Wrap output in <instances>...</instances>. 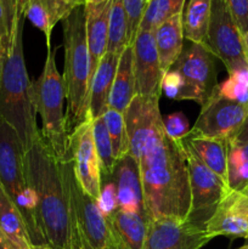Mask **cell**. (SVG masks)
<instances>
[{
  "label": "cell",
  "mask_w": 248,
  "mask_h": 249,
  "mask_svg": "<svg viewBox=\"0 0 248 249\" xmlns=\"http://www.w3.org/2000/svg\"><path fill=\"white\" fill-rule=\"evenodd\" d=\"M140 170L146 215L186 221L191 212L189 167L182 140L169 138L164 125L134 157Z\"/></svg>",
  "instance_id": "cell-1"
},
{
  "label": "cell",
  "mask_w": 248,
  "mask_h": 249,
  "mask_svg": "<svg viewBox=\"0 0 248 249\" xmlns=\"http://www.w3.org/2000/svg\"><path fill=\"white\" fill-rule=\"evenodd\" d=\"M29 187L35 197L39 228L51 249H68L78 235V226L63 181L61 160L41 136L40 129L24 151Z\"/></svg>",
  "instance_id": "cell-2"
},
{
  "label": "cell",
  "mask_w": 248,
  "mask_h": 249,
  "mask_svg": "<svg viewBox=\"0 0 248 249\" xmlns=\"http://www.w3.org/2000/svg\"><path fill=\"white\" fill-rule=\"evenodd\" d=\"M66 90V128L68 136L80 124L90 121V58L87 40L85 5L75 7L62 19Z\"/></svg>",
  "instance_id": "cell-3"
},
{
  "label": "cell",
  "mask_w": 248,
  "mask_h": 249,
  "mask_svg": "<svg viewBox=\"0 0 248 249\" xmlns=\"http://www.w3.org/2000/svg\"><path fill=\"white\" fill-rule=\"evenodd\" d=\"M24 18L17 24L11 46L0 66V117L15 129L26 151L39 128L32 101V82L23 56Z\"/></svg>",
  "instance_id": "cell-4"
},
{
  "label": "cell",
  "mask_w": 248,
  "mask_h": 249,
  "mask_svg": "<svg viewBox=\"0 0 248 249\" xmlns=\"http://www.w3.org/2000/svg\"><path fill=\"white\" fill-rule=\"evenodd\" d=\"M0 185L21 213L33 247L48 246L36 218L35 197L29 187L24 148L15 129L0 117Z\"/></svg>",
  "instance_id": "cell-5"
},
{
  "label": "cell",
  "mask_w": 248,
  "mask_h": 249,
  "mask_svg": "<svg viewBox=\"0 0 248 249\" xmlns=\"http://www.w3.org/2000/svg\"><path fill=\"white\" fill-rule=\"evenodd\" d=\"M55 55L51 46H48L43 71L38 79L32 82V101L34 111L41 118V136L56 157L62 160L68 155V134L63 112L66 90L62 75L56 68Z\"/></svg>",
  "instance_id": "cell-6"
},
{
  "label": "cell",
  "mask_w": 248,
  "mask_h": 249,
  "mask_svg": "<svg viewBox=\"0 0 248 249\" xmlns=\"http://www.w3.org/2000/svg\"><path fill=\"white\" fill-rule=\"evenodd\" d=\"M218 88L215 57L201 44L190 43L162 80V92L173 100H192L202 106Z\"/></svg>",
  "instance_id": "cell-7"
},
{
  "label": "cell",
  "mask_w": 248,
  "mask_h": 249,
  "mask_svg": "<svg viewBox=\"0 0 248 249\" xmlns=\"http://www.w3.org/2000/svg\"><path fill=\"white\" fill-rule=\"evenodd\" d=\"M61 169L80 237L92 249H116L106 216L102 214L96 199L78 181L70 153L61 160Z\"/></svg>",
  "instance_id": "cell-8"
},
{
  "label": "cell",
  "mask_w": 248,
  "mask_h": 249,
  "mask_svg": "<svg viewBox=\"0 0 248 249\" xmlns=\"http://www.w3.org/2000/svg\"><path fill=\"white\" fill-rule=\"evenodd\" d=\"M203 46L224 63L229 75L248 72L242 33L225 0H212L211 21Z\"/></svg>",
  "instance_id": "cell-9"
},
{
  "label": "cell",
  "mask_w": 248,
  "mask_h": 249,
  "mask_svg": "<svg viewBox=\"0 0 248 249\" xmlns=\"http://www.w3.org/2000/svg\"><path fill=\"white\" fill-rule=\"evenodd\" d=\"M182 145L186 155L191 187V212L187 221L202 230H206L207 223L215 213L219 203L230 189L202 162L184 139Z\"/></svg>",
  "instance_id": "cell-10"
},
{
  "label": "cell",
  "mask_w": 248,
  "mask_h": 249,
  "mask_svg": "<svg viewBox=\"0 0 248 249\" xmlns=\"http://www.w3.org/2000/svg\"><path fill=\"white\" fill-rule=\"evenodd\" d=\"M248 118V101H238L221 94L219 85L201 112L189 134L230 141L237 135Z\"/></svg>",
  "instance_id": "cell-11"
},
{
  "label": "cell",
  "mask_w": 248,
  "mask_h": 249,
  "mask_svg": "<svg viewBox=\"0 0 248 249\" xmlns=\"http://www.w3.org/2000/svg\"><path fill=\"white\" fill-rule=\"evenodd\" d=\"M68 153L73 160L75 177L79 184L92 198L99 201L102 173L92 138L91 119L80 124L68 136Z\"/></svg>",
  "instance_id": "cell-12"
},
{
  "label": "cell",
  "mask_w": 248,
  "mask_h": 249,
  "mask_svg": "<svg viewBox=\"0 0 248 249\" xmlns=\"http://www.w3.org/2000/svg\"><path fill=\"white\" fill-rule=\"evenodd\" d=\"M213 238L206 230L177 219H150L145 249H201Z\"/></svg>",
  "instance_id": "cell-13"
},
{
  "label": "cell",
  "mask_w": 248,
  "mask_h": 249,
  "mask_svg": "<svg viewBox=\"0 0 248 249\" xmlns=\"http://www.w3.org/2000/svg\"><path fill=\"white\" fill-rule=\"evenodd\" d=\"M133 53L136 95L160 97L164 73L160 70L155 32L139 29L134 39Z\"/></svg>",
  "instance_id": "cell-14"
},
{
  "label": "cell",
  "mask_w": 248,
  "mask_h": 249,
  "mask_svg": "<svg viewBox=\"0 0 248 249\" xmlns=\"http://www.w3.org/2000/svg\"><path fill=\"white\" fill-rule=\"evenodd\" d=\"M159 97L135 95L124 112L129 155L135 157L146 141L163 126V117L159 111Z\"/></svg>",
  "instance_id": "cell-15"
},
{
  "label": "cell",
  "mask_w": 248,
  "mask_h": 249,
  "mask_svg": "<svg viewBox=\"0 0 248 249\" xmlns=\"http://www.w3.org/2000/svg\"><path fill=\"white\" fill-rule=\"evenodd\" d=\"M206 232L212 238H248V192L230 190L207 223Z\"/></svg>",
  "instance_id": "cell-16"
},
{
  "label": "cell",
  "mask_w": 248,
  "mask_h": 249,
  "mask_svg": "<svg viewBox=\"0 0 248 249\" xmlns=\"http://www.w3.org/2000/svg\"><path fill=\"white\" fill-rule=\"evenodd\" d=\"M112 182L116 187L118 208L146 215L142 198L140 170L138 162L128 153L116 163L112 174ZM147 216V215H146Z\"/></svg>",
  "instance_id": "cell-17"
},
{
  "label": "cell",
  "mask_w": 248,
  "mask_h": 249,
  "mask_svg": "<svg viewBox=\"0 0 248 249\" xmlns=\"http://www.w3.org/2000/svg\"><path fill=\"white\" fill-rule=\"evenodd\" d=\"M112 0L99 4H85L87 12V40L90 58V82L107 53L108 46L109 11Z\"/></svg>",
  "instance_id": "cell-18"
},
{
  "label": "cell",
  "mask_w": 248,
  "mask_h": 249,
  "mask_svg": "<svg viewBox=\"0 0 248 249\" xmlns=\"http://www.w3.org/2000/svg\"><path fill=\"white\" fill-rule=\"evenodd\" d=\"M116 249H145L148 218L143 214L117 209L106 215Z\"/></svg>",
  "instance_id": "cell-19"
},
{
  "label": "cell",
  "mask_w": 248,
  "mask_h": 249,
  "mask_svg": "<svg viewBox=\"0 0 248 249\" xmlns=\"http://www.w3.org/2000/svg\"><path fill=\"white\" fill-rule=\"evenodd\" d=\"M121 53H106L95 72L90 88V118L104 116L108 108L109 95Z\"/></svg>",
  "instance_id": "cell-20"
},
{
  "label": "cell",
  "mask_w": 248,
  "mask_h": 249,
  "mask_svg": "<svg viewBox=\"0 0 248 249\" xmlns=\"http://www.w3.org/2000/svg\"><path fill=\"white\" fill-rule=\"evenodd\" d=\"M156 46L162 72L167 73L184 49V27L182 12L174 15L156 28Z\"/></svg>",
  "instance_id": "cell-21"
},
{
  "label": "cell",
  "mask_w": 248,
  "mask_h": 249,
  "mask_svg": "<svg viewBox=\"0 0 248 249\" xmlns=\"http://www.w3.org/2000/svg\"><path fill=\"white\" fill-rule=\"evenodd\" d=\"M135 74H134L133 44L125 46L119 57L114 75L108 107L124 113L135 97Z\"/></svg>",
  "instance_id": "cell-22"
},
{
  "label": "cell",
  "mask_w": 248,
  "mask_h": 249,
  "mask_svg": "<svg viewBox=\"0 0 248 249\" xmlns=\"http://www.w3.org/2000/svg\"><path fill=\"white\" fill-rule=\"evenodd\" d=\"M228 185L232 191L248 189V128L243 125L240 133L228 141Z\"/></svg>",
  "instance_id": "cell-23"
},
{
  "label": "cell",
  "mask_w": 248,
  "mask_h": 249,
  "mask_svg": "<svg viewBox=\"0 0 248 249\" xmlns=\"http://www.w3.org/2000/svg\"><path fill=\"white\" fill-rule=\"evenodd\" d=\"M184 140L187 141L202 162L228 185V141L190 134Z\"/></svg>",
  "instance_id": "cell-24"
},
{
  "label": "cell",
  "mask_w": 248,
  "mask_h": 249,
  "mask_svg": "<svg viewBox=\"0 0 248 249\" xmlns=\"http://www.w3.org/2000/svg\"><path fill=\"white\" fill-rule=\"evenodd\" d=\"M0 230L16 247L32 246L21 213L0 185Z\"/></svg>",
  "instance_id": "cell-25"
},
{
  "label": "cell",
  "mask_w": 248,
  "mask_h": 249,
  "mask_svg": "<svg viewBox=\"0 0 248 249\" xmlns=\"http://www.w3.org/2000/svg\"><path fill=\"white\" fill-rule=\"evenodd\" d=\"M212 0H190L182 12L184 36L190 43L204 45L211 21Z\"/></svg>",
  "instance_id": "cell-26"
},
{
  "label": "cell",
  "mask_w": 248,
  "mask_h": 249,
  "mask_svg": "<svg viewBox=\"0 0 248 249\" xmlns=\"http://www.w3.org/2000/svg\"><path fill=\"white\" fill-rule=\"evenodd\" d=\"M22 10L24 17L45 36L46 46H51L53 29L61 21L57 0H24Z\"/></svg>",
  "instance_id": "cell-27"
},
{
  "label": "cell",
  "mask_w": 248,
  "mask_h": 249,
  "mask_svg": "<svg viewBox=\"0 0 248 249\" xmlns=\"http://www.w3.org/2000/svg\"><path fill=\"white\" fill-rule=\"evenodd\" d=\"M125 46H128V18L124 0H112L107 53H122Z\"/></svg>",
  "instance_id": "cell-28"
},
{
  "label": "cell",
  "mask_w": 248,
  "mask_h": 249,
  "mask_svg": "<svg viewBox=\"0 0 248 249\" xmlns=\"http://www.w3.org/2000/svg\"><path fill=\"white\" fill-rule=\"evenodd\" d=\"M185 0H147L139 29L156 31L160 23L184 12Z\"/></svg>",
  "instance_id": "cell-29"
},
{
  "label": "cell",
  "mask_w": 248,
  "mask_h": 249,
  "mask_svg": "<svg viewBox=\"0 0 248 249\" xmlns=\"http://www.w3.org/2000/svg\"><path fill=\"white\" fill-rule=\"evenodd\" d=\"M24 17L18 0H0V57L6 56L17 24Z\"/></svg>",
  "instance_id": "cell-30"
},
{
  "label": "cell",
  "mask_w": 248,
  "mask_h": 249,
  "mask_svg": "<svg viewBox=\"0 0 248 249\" xmlns=\"http://www.w3.org/2000/svg\"><path fill=\"white\" fill-rule=\"evenodd\" d=\"M92 121V138H94L95 147H96L97 157L100 160L102 175L106 178H111L116 167V158H114L113 148H112L111 139L107 131L106 123L104 116L99 118L91 119Z\"/></svg>",
  "instance_id": "cell-31"
},
{
  "label": "cell",
  "mask_w": 248,
  "mask_h": 249,
  "mask_svg": "<svg viewBox=\"0 0 248 249\" xmlns=\"http://www.w3.org/2000/svg\"><path fill=\"white\" fill-rule=\"evenodd\" d=\"M104 119L105 123H106L109 139H111L114 158L118 162L119 160H122L124 156L129 153V142L128 135H126L124 113H121V112L108 107L104 113Z\"/></svg>",
  "instance_id": "cell-32"
},
{
  "label": "cell",
  "mask_w": 248,
  "mask_h": 249,
  "mask_svg": "<svg viewBox=\"0 0 248 249\" xmlns=\"http://www.w3.org/2000/svg\"><path fill=\"white\" fill-rule=\"evenodd\" d=\"M124 6L128 18V45H131L142 19L146 0H124Z\"/></svg>",
  "instance_id": "cell-33"
},
{
  "label": "cell",
  "mask_w": 248,
  "mask_h": 249,
  "mask_svg": "<svg viewBox=\"0 0 248 249\" xmlns=\"http://www.w3.org/2000/svg\"><path fill=\"white\" fill-rule=\"evenodd\" d=\"M164 130L169 138L174 140H182L190 131L189 121L182 112H175L163 119Z\"/></svg>",
  "instance_id": "cell-34"
},
{
  "label": "cell",
  "mask_w": 248,
  "mask_h": 249,
  "mask_svg": "<svg viewBox=\"0 0 248 249\" xmlns=\"http://www.w3.org/2000/svg\"><path fill=\"white\" fill-rule=\"evenodd\" d=\"M97 203L105 216L109 215L118 209V199H117V192L113 182H107L105 186L101 187V195Z\"/></svg>",
  "instance_id": "cell-35"
},
{
  "label": "cell",
  "mask_w": 248,
  "mask_h": 249,
  "mask_svg": "<svg viewBox=\"0 0 248 249\" xmlns=\"http://www.w3.org/2000/svg\"><path fill=\"white\" fill-rule=\"evenodd\" d=\"M240 28L241 33L248 32V0H225Z\"/></svg>",
  "instance_id": "cell-36"
},
{
  "label": "cell",
  "mask_w": 248,
  "mask_h": 249,
  "mask_svg": "<svg viewBox=\"0 0 248 249\" xmlns=\"http://www.w3.org/2000/svg\"><path fill=\"white\" fill-rule=\"evenodd\" d=\"M57 4L61 21H62L75 7L80 6V5H85V0H57Z\"/></svg>",
  "instance_id": "cell-37"
},
{
  "label": "cell",
  "mask_w": 248,
  "mask_h": 249,
  "mask_svg": "<svg viewBox=\"0 0 248 249\" xmlns=\"http://www.w3.org/2000/svg\"><path fill=\"white\" fill-rule=\"evenodd\" d=\"M0 249H11V246H10L6 236L1 232V230H0Z\"/></svg>",
  "instance_id": "cell-38"
},
{
  "label": "cell",
  "mask_w": 248,
  "mask_h": 249,
  "mask_svg": "<svg viewBox=\"0 0 248 249\" xmlns=\"http://www.w3.org/2000/svg\"><path fill=\"white\" fill-rule=\"evenodd\" d=\"M242 43H243V53H245L246 61L248 63V32L242 34Z\"/></svg>",
  "instance_id": "cell-39"
},
{
  "label": "cell",
  "mask_w": 248,
  "mask_h": 249,
  "mask_svg": "<svg viewBox=\"0 0 248 249\" xmlns=\"http://www.w3.org/2000/svg\"><path fill=\"white\" fill-rule=\"evenodd\" d=\"M68 249H83L82 248V241H80V235H79V230H78V235L75 236L74 240H73L72 245Z\"/></svg>",
  "instance_id": "cell-40"
},
{
  "label": "cell",
  "mask_w": 248,
  "mask_h": 249,
  "mask_svg": "<svg viewBox=\"0 0 248 249\" xmlns=\"http://www.w3.org/2000/svg\"><path fill=\"white\" fill-rule=\"evenodd\" d=\"M102 1H106V0H85V4H99Z\"/></svg>",
  "instance_id": "cell-41"
},
{
  "label": "cell",
  "mask_w": 248,
  "mask_h": 249,
  "mask_svg": "<svg viewBox=\"0 0 248 249\" xmlns=\"http://www.w3.org/2000/svg\"><path fill=\"white\" fill-rule=\"evenodd\" d=\"M7 241H9V240H7ZM10 246H11V249H33V246H28V247H16V246L11 245V243H10Z\"/></svg>",
  "instance_id": "cell-42"
},
{
  "label": "cell",
  "mask_w": 248,
  "mask_h": 249,
  "mask_svg": "<svg viewBox=\"0 0 248 249\" xmlns=\"http://www.w3.org/2000/svg\"><path fill=\"white\" fill-rule=\"evenodd\" d=\"M80 241H82V248H83V249H92L91 247H90L89 245H88L87 242H85L84 240H83L82 237H80Z\"/></svg>",
  "instance_id": "cell-43"
},
{
  "label": "cell",
  "mask_w": 248,
  "mask_h": 249,
  "mask_svg": "<svg viewBox=\"0 0 248 249\" xmlns=\"http://www.w3.org/2000/svg\"><path fill=\"white\" fill-rule=\"evenodd\" d=\"M23 1L24 0H18V4H19V7H21V9H22V5H23ZM22 11H23V10H22Z\"/></svg>",
  "instance_id": "cell-44"
},
{
  "label": "cell",
  "mask_w": 248,
  "mask_h": 249,
  "mask_svg": "<svg viewBox=\"0 0 248 249\" xmlns=\"http://www.w3.org/2000/svg\"><path fill=\"white\" fill-rule=\"evenodd\" d=\"M240 249H248V243L247 245H245V246H242V247H241Z\"/></svg>",
  "instance_id": "cell-45"
},
{
  "label": "cell",
  "mask_w": 248,
  "mask_h": 249,
  "mask_svg": "<svg viewBox=\"0 0 248 249\" xmlns=\"http://www.w3.org/2000/svg\"><path fill=\"white\" fill-rule=\"evenodd\" d=\"M246 126H247V128H248V118H247V121H246Z\"/></svg>",
  "instance_id": "cell-46"
},
{
  "label": "cell",
  "mask_w": 248,
  "mask_h": 249,
  "mask_svg": "<svg viewBox=\"0 0 248 249\" xmlns=\"http://www.w3.org/2000/svg\"><path fill=\"white\" fill-rule=\"evenodd\" d=\"M0 66H1V57H0Z\"/></svg>",
  "instance_id": "cell-47"
},
{
  "label": "cell",
  "mask_w": 248,
  "mask_h": 249,
  "mask_svg": "<svg viewBox=\"0 0 248 249\" xmlns=\"http://www.w3.org/2000/svg\"><path fill=\"white\" fill-rule=\"evenodd\" d=\"M246 192H248V190H247V191H246Z\"/></svg>",
  "instance_id": "cell-48"
},
{
  "label": "cell",
  "mask_w": 248,
  "mask_h": 249,
  "mask_svg": "<svg viewBox=\"0 0 248 249\" xmlns=\"http://www.w3.org/2000/svg\"><path fill=\"white\" fill-rule=\"evenodd\" d=\"M146 2H147V0H146Z\"/></svg>",
  "instance_id": "cell-49"
},
{
  "label": "cell",
  "mask_w": 248,
  "mask_h": 249,
  "mask_svg": "<svg viewBox=\"0 0 248 249\" xmlns=\"http://www.w3.org/2000/svg\"><path fill=\"white\" fill-rule=\"evenodd\" d=\"M247 190H248V189H247Z\"/></svg>",
  "instance_id": "cell-50"
}]
</instances>
